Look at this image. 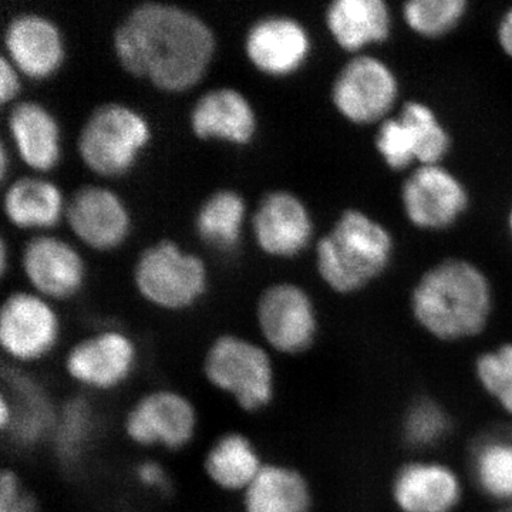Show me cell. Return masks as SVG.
Listing matches in <instances>:
<instances>
[{"label":"cell","instance_id":"1","mask_svg":"<svg viewBox=\"0 0 512 512\" xmlns=\"http://www.w3.org/2000/svg\"><path fill=\"white\" fill-rule=\"evenodd\" d=\"M217 42L204 20L168 3L136 6L114 32V53L124 70L167 93H183L201 82Z\"/></svg>","mask_w":512,"mask_h":512},{"label":"cell","instance_id":"2","mask_svg":"<svg viewBox=\"0 0 512 512\" xmlns=\"http://www.w3.org/2000/svg\"><path fill=\"white\" fill-rule=\"evenodd\" d=\"M410 308L420 328L434 339L460 342L477 338L493 315V286L473 262L444 259L420 276Z\"/></svg>","mask_w":512,"mask_h":512},{"label":"cell","instance_id":"3","mask_svg":"<svg viewBox=\"0 0 512 512\" xmlns=\"http://www.w3.org/2000/svg\"><path fill=\"white\" fill-rule=\"evenodd\" d=\"M394 255L392 232L372 215L349 208L316 245V269L339 295L365 289L387 271Z\"/></svg>","mask_w":512,"mask_h":512},{"label":"cell","instance_id":"4","mask_svg":"<svg viewBox=\"0 0 512 512\" xmlns=\"http://www.w3.org/2000/svg\"><path fill=\"white\" fill-rule=\"evenodd\" d=\"M274 357L261 340L238 333H222L205 349L202 376L212 389L232 400L241 412L262 413L275 400Z\"/></svg>","mask_w":512,"mask_h":512},{"label":"cell","instance_id":"5","mask_svg":"<svg viewBox=\"0 0 512 512\" xmlns=\"http://www.w3.org/2000/svg\"><path fill=\"white\" fill-rule=\"evenodd\" d=\"M153 133L143 114L126 104L97 107L80 131L77 151L84 165L100 177L127 174L146 150Z\"/></svg>","mask_w":512,"mask_h":512},{"label":"cell","instance_id":"6","mask_svg":"<svg viewBox=\"0 0 512 512\" xmlns=\"http://www.w3.org/2000/svg\"><path fill=\"white\" fill-rule=\"evenodd\" d=\"M138 295L154 308L184 312L201 302L208 291L207 265L174 241L157 242L138 256L134 266Z\"/></svg>","mask_w":512,"mask_h":512},{"label":"cell","instance_id":"7","mask_svg":"<svg viewBox=\"0 0 512 512\" xmlns=\"http://www.w3.org/2000/svg\"><path fill=\"white\" fill-rule=\"evenodd\" d=\"M198 430L197 406L174 387H156L141 394L123 419L126 439L144 450L180 453L194 443Z\"/></svg>","mask_w":512,"mask_h":512},{"label":"cell","instance_id":"8","mask_svg":"<svg viewBox=\"0 0 512 512\" xmlns=\"http://www.w3.org/2000/svg\"><path fill=\"white\" fill-rule=\"evenodd\" d=\"M375 146L386 167L404 171L412 165L443 164L451 150V136L433 107L410 100L397 116L379 124Z\"/></svg>","mask_w":512,"mask_h":512},{"label":"cell","instance_id":"9","mask_svg":"<svg viewBox=\"0 0 512 512\" xmlns=\"http://www.w3.org/2000/svg\"><path fill=\"white\" fill-rule=\"evenodd\" d=\"M62 320L55 306L36 292L6 296L0 308V349L9 365H37L52 356L62 339Z\"/></svg>","mask_w":512,"mask_h":512},{"label":"cell","instance_id":"10","mask_svg":"<svg viewBox=\"0 0 512 512\" xmlns=\"http://www.w3.org/2000/svg\"><path fill=\"white\" fill-rule=\"evenodd\" d=\"M140 350L120 329H101L74 342L63 356L70 382L92 393H113L136 375Z\"/></svg>","mask_w":512,"mask_h":512},{"label":"cell","instance_id":"11","mask_svg":"<svg viewBox=\"0 0 512 512\" xmlns=\"http://www.w3.org/2000/svg\"><path fill=\"white\" fill-rule=\"evenodd\" d=\"M400 82L392 66L379 57L352 56L332 84V104L342 119L355 126L380 124L392 116Z\"/></svg>","mask_w":512,"mask_h":512},{"label":"cell","instance_id":"12","mask_svg":"<svg viewBox=\"0 0 512 512\" xmlns=\"http://www.w3.org/2000/svg\"><path fill=\"white\" fill-rule=\"evenodd\" d=\"M259 338L274 355L299 356L315 345L319 316L302 286L278 282L259 295L255 308Z\"/></svg>","mask_w":512,"mask_h":512},{"label":"cell","instance_id":"13","mask_svg":"<svg viewBox=\"0 0 512 512\" xmlns=\"http://www.w3.org/2000/svg\"><path fill=\"white\" fill-rule=\"evenodd\" d=\"M0 393V431L15 447L35 448L50 443L59 406L40 380L23 367H3Z\"/></svg>","mask_w":512,"mask_h":512},{"label":"cell","instance_id":"14","mask_svg":"<svg viewBox=\"0 0 512 512\" xmlns=\"http://www.w3.org/2000/svg\"><path fill=\"white\" fill-rule=\"evenodd\" d=\"M404 217L423 231L453 227L470 205L466 184L443 164L420 165L400 190Z\"/></svg>","mask_w":512,"mask_h":512},{"label":"cell","instance_id":"15","mask_svg":"<svg viewBox=\"0 0 512 512\" xmlns=\"http://www.w3.org/2000/svg\"><path fill=\"white\" fill-rule=\"evenodd\" d=\"M252 231L266 255L291 259L309 247L315 225L311 211L298 195L278 190L259 201L252 215Z\"/></svg>","mask_w":512,"mask_h":512},{"label":"cell","instance_id":"16","mask_svg":"<svg viewBox=\"0 0 512 512\" xmlns=\"http://www.w3.org/2000/svg\"><path fill=\"white\" fill-rule=\"evenodd\" d=\"M311 33L291 16L272 15L256 20L245 36V53L259 72L271 77L295 74L312 55Z\"/></svg>","mask_w":512,"mask_h":512},{"label":"cell","instance_id":"17","mask_svg":"<svg viewBox=\"0 0 512 512\" xmlns=\"http://www.w3.org/2000/svg\"><path fill=\"white\" fill-rule=\"evenodd\" d=\"M23 274L33 292L47 301H69L86 282L82 256L62 238L40 235L23 249Z\"/></svg>","mask_w":512,"mask_h":512},{"label":"cell","instance_id":"18","mask_svg":"<svg viewBox=\"0 0 512 512\" xmlns=\"http://www.w3.org/2000/svg\"><path fill=\"white\" fill-rule=\"evenodd\" d=\"M66 218L70 229L87 247L111 251L126 241L131 217L116 192L100 185H86L67 202Z\"/></svg>","mask_w":512,"mask_h":512},{"label":"cell","instance_id":"19","mask_svg":"<svg viewBox=\"0 0 512 512\" xmlns=\"http://www.w3.org/2000/svg\"><path fill=\"white\" fill-rule=\"evenodd\" d=\"M5 47L13 66L33 80L55 76L66 56L60 29L37 13H22L10 20L5 30Z\"/></svg>","mask_w":512,"mask_h":512},{"label":"cell","instance_id":"20","mask_svg":"<svg viewBox=\"0 0 512 512\" xmlns=\"http://www.w3.org/2000/svg\"><path fill=\"white\" fill-rule=\"evenodd\" d=\"M392 497L400 512H454L463 498V484L446 464L410 461L394 476Z\"/></svg>","mask_w":512,"mask_h":512},{"label":"cell","instance_id":"21","mask_svg":"<svg viewBox=\"0 0 512 512\" xmlns=\"http://www.w3.org/2000/svg\"><path fill=\"white\" fill-rule=\"evenodd\" d=\"M190 126L200 140L247 146L254 140L258 119L244 94L232 87H220L197 100L191 110Z\"/></svg>","mask_w":512,"mask_h":512},{"label":"cell","instance_id":"22","mask_svg":"<svg viewBox=\"0 0 512 512\" xmlns=\"http://www.w3.org/2000/svg\"><path fill=\"white\" fill-rule=\"evenodd\" d=\"M325 25L340 49L357 56L390 39L393 15L383 0H335L325 10Z\"/></svg>","mask_w":512,"mask_h":512},{"label":"cell","instance_id":"23","mask_svg":"<svg viewBox=\"0 0 512 512\" xmlns=\"http://www.w3.org/2000/svg\"><path fill=\"white\" fill-rule=\"evenodd\" d=\"M264 464V458L248 434L229 430L220 434L205 451L202 471L215 490L241 497Z\"/></svg>","mask_w":512,"mask_h":512},{"label":"cell","instance_id":"24","mask_svg":"<svg viewBox=\"0 0 512 512\" xmlns=\"http://www.w3.org/2000/svg\"><path fill=\"white\" fill-rule=\"evenodd\" d=\"M8 127L20 158L32 170H53L62 158V133L49 110L36 101H20L10 110Z\"/></svg>","mask_w":512,"mask_h":512},{"label":"cell","instance_id":"25","mask_svg":"<svg viewBox=\"0 0 512 512\" xmlns=\"http://www.w3.org/2000/svg\"><path fill=\"white\" fill-rule=\"evenodd\" d=\"M313 494L298 468L265 463L241 495L242 512H311Z\"/></svg>","mask_w":512,"mask_h":512},{"label":"cell","instance_id":"26","mask_svg":"<svg viewBox=\"0 0 512 512\" xmlns=\"http://www.w3.org/2000/svg\"><path fill=\"white\" fill-rule=\"evenodd\" d=\"M3 211L10 224L20 229L55 227L66 212L60 188L37 177L13 181L3 197Z\"/></svg>","mask_w":512,"mask_h":512},{"label":"cell","instance_id":"27","mask_svg":"<svg viewBox=\"0 0 512 512\" xmlns=\"http://www.w3.org/2000/svg\"><path fill=\"white\" fill-rule=\"evenodd\" d=\"M470 463L478 488L491 500L512 505V427L481 434Z\"/></svg>","mask_w":512,"mask_h":512},{"label":"cell","instance_id":"28","mask_svg":"<svg viewBox=\"0 0 512 512\" xmlns=\"http://www.w3.org/2000/svg\"><path fill=\"white\" fill-rule=\"evenodd\" d=\"M99 433V417L92 403L73 397L59 406L52 444L55 456L64 467H77L92 450Z\"/></svg>","mask_w":512,"mask_h":512},{"label":"cell","instance_id":"29","mask_svg":"<svg viewBox=\"0 0 512 512\" xmlns=\"http://www.w3.org/2000/svg\"><path fill=\"white\" fill-rule=\"evenodd\" d=\"M247 204L237 191L220 190L211 194L198 210L195 229L208 247L228 252L241 242Z\"/></svg>","mask_w":512,"mask_h":512},{"label":"cell","instance_id":"30","mask_svg":"<svg viewBox=\"0 0 512 512\" xmlns=\"http://www.w3.org/2000/svg\"><path fill=\"white\" fill-rule=\"evenodd\" d=\"M468 12L466 0H409L402 16L407 28L423 39H440L457 29Z\"/></svg>","mask_w":512,"mask_h":512},{"label":"cell","instance_id":"31","mask_svg":"<svg viewBox=\"0 0 512 512\" xmlns=\"http://www.w3.org/2000/svg\"><path fill=\"white\" fill-rule=\"evenodd\" d=\"M451 430V420L444 407L436 400H414L404 413L402 436L404 443L413 450H430L446 440Z\"/></svg>","mask_w":512,"mask_h":512},{"label":"cell","instance_id":"32","mask_svg":"<svg viewBox=\"0 0 512 512\" xmlns=\"http://www.w3.org/2000/svg\"><path fill=\"white\" fill-rule=\"evenodd\" d=\"M474 369L484 392L498 404L512 397V343H504L478 356Z\"/></svg>","mask_w":512,"mask_h":512},{"label":"cell","instance_id":"33","mask_svg":"<svg viewBox=\"0 0 512 512\" xmlns=\"http://www.w3.org/2000/svg\"><path fill=\"white\" fill-rule=\"evenodd\" d=\"M0 512H39L35 495L13 468H3L0 474Z\"/></svg>","mask_w":512,"mask_h":512},{"label":"cell","instance_id":"34","mask_svg":"<svg viewBox=\"0 0 512 512\" xmlns=\"http://www.w3.org/2000/svg\"><path fill=\"white\" fill-rule=\"evenodd\" d=\"M134 478L141 488L154 494L167 493L171 487V477L167 468L154 458L140 461L134 468Z\"/></svg>","mask_w":512,"mask_h":512},{"label":"cell","instance_id":"35","mask_svg":"<svg viewBox=\"0 0 512 512\" xmlns=\"http://www.w3.org/2000/svg\"><path fill=\"white\" fill-rule=\"evenodd\" d=\"M19 70L13 66L8 56H2L0 59V101L2 106H6L10 101L16 99L20 93Z\"/></svg>","mask_w":512,"mask_h":512},{"label":"cell","instance_id":"36","mask_svg":"<svg viewBox=\"0 0 512 512\" xmlns=\"http://www.w3.org/2000/svg\"><path fill=\"white\" fill-rule=\"evenodd\" d=\"M497 40L501 50L512 59V6L498 23Z\"/></svg>","mask_w":512,"mask_h":512},{"label":"cell","instance_id":"37","mask_svg":"<svg viewBox=\"0 0 512 512\" xmlns=\"http://www.w3.org/2000/svg\"><path fill=\"white\" fill-rule=\"evenodd\" d=\"M8 163V147L2 144V147H0V175H2V180H5L6 174H8Z\"/></svg>","mask_w":512,"mask_h":512},{"label":"cell","instance_id":"38","mask_svg":"<svg viewBox=\"0 0 512 512\" xmlns=\"http://www.w3.org/2000/svg\"><path fill=\"white\" fill-rule=\"evenodd\" d=\"M6 268H8V248H6L5 239L2 238L0 242V274L6 275Z\"/></svg>","mask_w":512,"mask_h":512},{"label":"cell","instance_id":"39","mask_svg":"<svg viewBox=\"0 0 512 512\" xmlns=\"http://www.w3.org/2000/svg\"><path fill=\"white\" fill-rule=\"evenodd\" d=\"M508 231H510L511 239H512V208L510 214H508Z\"/></svg>","mask_w":512,"mask_h":512},{"label":"cell","instance_id":"40","mask_svg":"<svg viewBox=\"0 0 512 512\" xmlns=\"http://www.w3.org/2000/svg\"><path fill=\"white\" fill-rule=\"evenodd\" d=\"M497 512H512V505H504V507L500 508Z\"/></svg>","mask_w":512,"mask_h":512}]
</instances>
